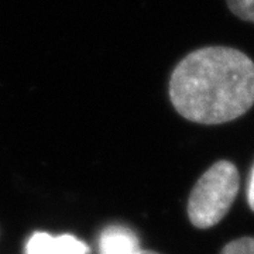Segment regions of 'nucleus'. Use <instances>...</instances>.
Returning a JSON list of instances; mask_svg holds the SVG:
<instances>
[{
	"mask_svg": "<svg viewBox=\"0 0 254 254\" xmlns=\"http://www.w3.org/2000/svg\"><path fill=\"white\" fill-rule=\"evenodd\" d=\"M168 95L177 113L193 123L236 120L254 105V61L233 47L193 50L175 65Z\"/></svg>",
	"mask_w": 254,
	"mask_h": 254,
	"instance_id": "f257e3e1",
	"label": "nucleus"
},
{
	"mask_svg": "<svg viewBox=\"0 0 254 254\" xmlns=\"http://www.w3.org/2000/svg\"><path fill=\"white\" fill-rule=\"evenodd\" d=\"M240 175L232 161L222 160L209 167L192 188L188 199V218L198 229L216 226L236 199Z\"/></svg>",
	"mask_w": 254,
	"mask_h": 254,
	"instance_id": "f03ea898",
	"label": "nucleus"
},
{
	"mask_svg": "<svg viewBox=\"0 0 254 254\" xmlns=\"http://www.w3.org/2000/svg\"><path fill=\"white\" fill-rule=\"evenodd\" d=\"M26 254H89V247L72 235L51 236L37 232L28 239Z\"/></svg>",
	"mask_w": 254,
	"mask_h": 254,
	"instance_id": "7ed1b4c3",
	"label": "nucleus"
},
{
	"mask_svg": "<svg viewBox=\"0 0 254 254\" xmlns=\"http://www.w3.org/2000/svg\"><path fill=\"white\" fill-rule=\"evenodd\" d=\"M140 250L138 237L127 226L106 227L99 237L100 254H137Z\"/></svg>",
	"mask_w": 254,
	"mask_h": 254,
	"instance_id": "20e7f679",
	"label": "nucleus"
},
{
	"mask_svg": "<svg viewBox=\"0 0 254 254\" xmlns=\"http://www.w3.org/2000/svg\"><path fill=\"white\" fill-rule=\"evenodd\" d=\"M226 4L237 18L254 24V0H226Z\"/></svg>",
	"mask_w": 254,
	"mask_h": 254,
	"instance_id": "39448f33",
	"label": "nucleus"
},
{
	"mask_svg": "<svg viewBox=\"0 0 254 254\" xmlns=\"http://www.w3.org/2000/svg\"><path fill=\"white\" fill-rule=\"evenodd\" d=\"M220 254H254V237H240L227 243Z\"/></svg>",
	"mask_w": 254,
	"mask_h": 254,
	"instance_id": "423d86ee",
	"label": "nucleus"
},
{
	"mask_svg": "<svg viewBox=\"0 0 254 254\" xmlns=\"http://www.w3.org/2000/svg\"><path fill=\"white\" fill-rule=\"evenodd\" d=\"M247 202H249L250 209L254 212V165L249 177V182H247Z\"/></svg>",
	"mask_w": 254,
	"mask_h": 254,
	"instance_id": "0eeeda50",
	"label": "nucleus"
},
{
	"mask_svg": "<svg viewBox=\"0 0 254 254\" xmlns=\"http://www.w3.org/2000/svg\"><path fill=\"white\" fill-rule=\"evenodd\" d=\"M137 254H160V253H155V252H151V250H144V249H141V250H140Z\"/></svg>",
	"mask_w": 254,
	"mask_h": 254,
	"instance_id": "6e6552de",
	"label": "nucleus"
}]
</instances>
